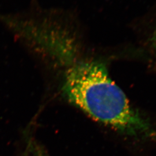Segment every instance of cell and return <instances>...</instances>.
I'll list each match as a JSON object with an SVG mask.
<instances>
[{
    "mask_svg": "<svg viewBox=\"0 0 156 156\" xmlns=\"http://www.w3.org/2000/svg\"><path fill=\"white\" fill-rule=\"evenodd\" d=\"M64 90L72 103L100 122L128 134L149 130L102 63L73 62L66 73Z\"/></svg>",
    "mask_w": 156,
    "mask_h": 156,
    "instance_id": "1",
    "label": "cell"
},
{
    "mask_svg": "<svg viewBox=\"0 0 156 156\" xmlns=\"http://www.w3.org/2000/svg\"><path fill=\"white\" fill-rule=\"evenodd\" d=\"M152 45L153 47V49L155 53V56L156 58V30L154 31V33L153 37V39H152Z\"/></svg>",
    "mask_w": 156,
    "mask_h": 156,
    "instance_id": "2",
    "label": "cell"
}]
</instances>
